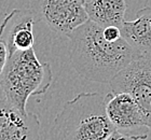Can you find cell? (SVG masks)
<instances>
[{"mask_svg":"<svg viewBox=\"0 0 151 140\" xmlns=\"http://www.w3.org/2000/svg\"><path fill=\"white\" fill-rule=\"evenodd\" d=\"M104 28L88 19L68 36L69 58L80 77L97 83H110L139 55L124 39L110 42Z\"/></svg>","mask_w":151,"mask_h":140,"instance_id":"obj_1","label":"cell"},{"mask_svg":"<svg viewBox=\"0 0 151 140\" xmlns=\"http://www.w3.org/2000/svg\"><path fill=\"white\" fill-rule=\"evenodd\" d=\"M62 140H106L116 131L106 111V96L82 92L64 103L54 120Z\"/></svg>","mask_w":151,"mask_h":140,"instance_id":"obj_2","label":"cell"},{"mask_svg":"<svg viewBox=\"0 0 151 140\" xmlns=\"http://www.w3.org/2000/svg\"><path fill=\"white\" fill-rule=\"evenodd\" d=\"M52 68L47 62H40L35 49L16 51L9 56L0 77V86L6 98L23 113L30 96L42 95L52 84Z\"/></svg>","mask_w":151,"mask_h":140,"instance_id":"obj_3","label":"cell"},{"mask_svg":"<svg viewBox=\"0 0 151 140\" xmlns=\"http://www.w3.org/2000/svg\"><path fill=\"white\" fill-rule=\"evenodd\" d=\"M28 9L37 23H45L52 31L66 37L88 21L85 0H30Z\"/></svg>","mask_w":151,"mask_h":140,"instance_id":"obj_4","label":"cell"},{"mask_svg":"<svg viewBox=\"0 0 151 140\" xmlns=\"http://www.w3.org/2000/svg\"><path fill=\"white\" fill-rule=\"evenodd\" d=\"M111 92L131 94L151 131V54L138 55L109 83Z\"/></svg>","mask_w":151,"mask_h":140,"instance_id":"obj_5","label":"cell"},{"mask_svg":"<svg viewBox=\"0 0 151 140\" xmlns=\"http://www.w3.org/2000/svg\"><path fill=\"white\" fill-rule=\"evenodd\" d=\"M38 115L19 111L0 86V140H40Z\"/></svg>","mask_w":151,"mask_h":140,"instance_id":"obj_6","label":"cell"},{"mask_svg":"<svg viewBox=\"0 0 151 140\" xmlns=\"http://www.w3.org/2000/svg\"><path fill=\"white\" fill-rule=\"evenodd\" d=\"M37 23L29 9H14L8 13L0 24V41L6 44L9 56L16 51L34 47V26Z\"/></svg>","mask_w":151,"mask_h":140,"instance_id":"obj_7","label":"cell"},{"mask_svg":"<svg viewBox=\"0 0 151 140\" xmlns=\"http://www.w3.org/2000/svg\"><path fill=\"white\" fill-rule=\"evenodd\" d=\"M106 111L116 131L123 134L133 135L139 128L147 127L138 103L126 92L108 93L106 95Z\"/></svg>","mask_w":151,"mask_h":140,"instance_id":"obj_8","label":"cell"},{"mask_svg":"<svg viewBox=\"0 0 151 140\" xmlns=\"http://www.w3.org/2000/svg\"><path fill=\"white\" fill-rule=\"evenodd\" d=\"M121 34L131 47L139 54H151V8L138 10L134 21H124Z\"/></svg>","mask_w":151,"mask_h":140,"instance_id":"obj_9","label":"cell"},{"mask_svg":"<svg viewBox=\"0 0 151 140\" xmlns=\"http://www.w3.org/2000/svg\"><path fill=\"white\" fill-rule=\"evenodd\" d=\"M85 10L88 19L101 27H121L125 21L127 4L125 0H88L85 1Z\"/></svg>","mask_w":151,"mask_h":140,"instance_id":"obj_10","label":"cell"},{"mask_svg":"<svg viewBox=\"0 0 151 140\" xmlns=\"http://www.w3.org/2000/svg\"><path fill=\"white\" fill-rule=\"evenodd\" d=\"M147 138H148V135L147 134L129 135L123 134V133H121L119 131H114L106 140H146Z\"/></svg>","mask_w":151,"mask_h":140,"instance_id":"obj_11","label":"cell"},{"mask_svg":"<svg viewBox=\"0 0 151 140\" xmlns=\"http://www.w3.org/2000/svg\"><path fill=\"white\" fill-rule=\"evenodd\" d=\"M103 31H104V37L110 42L116 41L119 40L120 38H122L121 28L118 27V26H107V27L104 28Z\"/></svg>","mask_w":151,"mask_h":140,"instance_id":"obj_12","label":"cell"},{"mask_svg":"<svg viewBox=\"0 0 151 140\" xmlns=\"http://www.w3.org/2000/svg\"><path fill=\"white\" fill-rule=\"evenodd\" d=\"M9 59V51L8 47L2 41H0V77L3 73V70L6 68V62Z\"/></svg>","mask_w":151,"mask_h":140,"instance_id":"obj_13","label":"cell"}]
</instances>
